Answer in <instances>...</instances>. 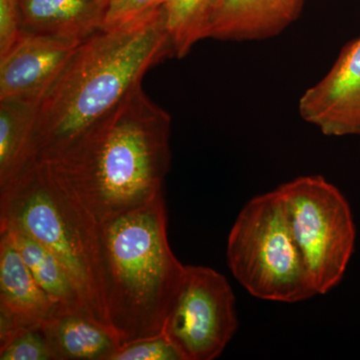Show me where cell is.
<instances>
[{
    "mask_svg": "<svg viewBox=\"0 0 360 360\" xmlns=\"http://www.w3.org/2000/svg\"><path fill=\"white\" fill-rule=\"evenodd\" d=\"M170 134L172 116L141 84L46 161L101 224L163 195Z\"/></svg>",
    "mask_w": 360,
    "mask_h": 360,
    "instance_id": "6da1fadb",
    "label": "cell"
},
{
    "mask_svg": "<svg viewBox=\"0 0 360 360\" xmlns=\"http://www.w3.org/2000/svg\"><path fill=\"white\" fill-rule=\"evenodd\" d=\"M174 56L163 8L82 40L40 101L32 139L33 161L56 158L141 85L149 70Z\"/></svg>",
    "mask_w": 360,
    "mask_h": 360,
    "instance_id": "7a4b0ae2",
    "label": "cell"
},
{
    "mask_svg": "<svg viewBox=\"0 0 360 360\" xmlns=\"http://www.w3.org/2000/svg\"><path fill=\"white\" fill-rule=\"evenodd\" d=\"M104 293L122 345L162 333L186 265L167 238L165 195L101 224Z\"/></svg>",
    "mask_w": 360,
    "mask_h": 360,
    "instance_id": "3957f363",
    "label": "cell"
},
{
    "mask_svg": "<svg viewBox=\"0 0 360 360\" xmlns=\"http://www.w3.org/2000/svg\"><path fill=\"white\" fill-rule=\"evenodd\" d=\"M0 227L25 232L51 251L91 316L112 330L106 312L101 224L49 161H33L0 187Z\"/></svg>",
    "mask_w": 360,
    "mask_h": 360,
    "instance_id": "277c9868",
    "label": "cell"
},
{
    "mask_svg": "<svg viewBox=\"0 0 360 360\" xmlns=\"http://www.w3.org/2000/svg\"><path fill=\"white\" fill-rule=\"evenodd\" d=\"M234 278L259 300L298 302L316 295L276 189L243 206L227 239Z\"/></svg>",
    "mask_w": 360,
    "mask_h": 360,
    "instance_id": "5b68a950",
    "label": "cell"
},
{
    "mask_svg": "<svg viewBox=\"0 0 360 360\" xmlns=\"http://www.w3.org/2000/svg\"><path fill=\"white\" fill-rule=\"evenodd\" d=\"M276 191L316 295L342 281L354 255L355 225L349 203L321 175L298 177Z\"/></svg>",
    "mask_w": 360,
    "mask_h": 360,
    "instance_id": "8992f818",
    "label": "cell"
},
{
    "mask_svg": "<svg viewBox=\"0 0 360 360\" xmlns=\"http://www.w3.org/2000/svg\"><path fill=\"white\" fill-rule=\"evenodd\" d=\"M238 328L236 298L217 270L186 265L162 333L184 360L220 356Z\"/></svg>",
    "mask_w": 360,
    "mask_h": 360,
    "instance_id": "52a82bcc",
    "label": "cell"
},
{
    "mask_svg": "<svg viewBox=\"0 0 360 360\" xmlns=\"http://www.w3.org/2000/svg\"><path fill=\"white\" fill-rule=\"evenodd\" d=\"M302 120L328 136H360V37L348 42L321 80L300 97Z\"/></svg>",
    "mask_w": 360,
    "mask_h": 360,
    "instance_id": "ba28073f",
    "label": "cell"
},
{
    "mask_svg": "<svg viewBox=\"0 0 360 360\" xmlns=\"http://www.w3.org/2000/svg\"><path fill=\"white\" fill-rule=\"evenodd\" d=\"M80 42L23 30L0 58V101L40 103Z\"/></svg>",
    "mask_w": 360,
    "mask_h": 360,
    "instance_id": "9c48e42d",
    "label": "cell"
},
{
    "mask_svg": "<svg viewBox=\"0 0 360 360\" xmlns=\"http://www.w3.org/2000/svg\"><path fill=\"white\" fill-rule=\"evenodd\" d=\"M304 4L305 0H213L208 39H272L300 18Z\"/></svg>",
    "mask_w": 360,
    "mask_h": 360,
    "instance_id": "30bf717a",
    "label": "cell"
},
{
    "mask_svg": "<svg viewBox=\"0 0 360 360\" xmlns=\"http://www.w3.org/2000/svg\"><path fill=\"white\" fill-rule=\"evenodd\" d=\"M58 307L23 262L11 231L0 229V314L21 333L41 328Z\"/></svg>",
    "mask_w": 360,
    "mask_h": 360,
    "instance_id": "8fae6325",
    "label": "cell"
},
{
    "mask_svg": "<svg viewBox=\"0 0 360 360\" xmlns=\"http://www.w3.org/2000/svg\"><path fill=\"white\" fill-rule=\"evenodd\" d=\"M42 328L54 360H110L122 347L117 335L86 309L60 305Z\"/></svg>",
    "mask_w": 360,
    "mask_h": 360,
    "instance_id": "7c38bea8",
    "label": "cell"
},
{
    "mask_svg": "<svg viewBox=\"0 0 360 360\" xmlns=\"http://www.w3.org/2000/svg\"><path fill=\"white\" fill-rule=\"evenodd\" d=\"M110 0H20L23 28L82 41L103 30Z\"/></svg>",
    "mask_w": 360,
    "mask_h": 360,
    "instance_id": "4fadbf2b",
    "label": "cell"
},
{
    "mask_svg": "<svg viewBox=\"0 0 360 360\" xmlns=\"http://www.w3.org/2000/svg\"><path fill=\"white\" fill-rule=\"evenodd\" d=\"M39 103L0 101V187L33 162L32 139Z\"/></svg>",
    "mask_w": 360,
    "mask_h": 360,
    "instance_id": "5bb4252c",
    "label": "cell"
},
{
    "mask_svg": "<svg viewBox=\"0 0 360 360\" xmlns=\"http://www.w3.org/2000/svg\"><path fill=\"white\" fill-rule=\"evenodd\" d=\"M0 229H6L11 231L23 262L27 265L42 290L54 302L68 309L87 310L70 274L51 251L25 232L11 227Z\"/></svg>",
    "mask_w": 360,
    "mask_h": 360,
    "instance_id": "9a60e30c",
    "label": "cell"
},
{
    "mask_svg": "<svg viewBox=\"0 0 360 360\" xmlns=\"http://www.w3.org/2000/svg\"><path fill=\"white\" fill-rule=\"evenodd\" d=\"M213 0H167V30L174 58H184L200 40L208 39Z\"/></svg>",
    "mask_w": 360,
    "mask_h": 360,
    "instance_id": "2e32d148",
    "label": "cell"
},
{
    "mask_svg": "<svg viewBox=\"0 0 360 360\" xmlns=\"http://www.w3.org/2000/svg\"><path fill=\"white\" fill-rule=\"evenodd\" d=\"M110 360H184L165 333L127 343L118 348Z\"/></svg>",
    "mask_w": 360,
    "mask_h": 360,
    "instance_id": "e0dca14e",
    "label": "cell"
},
{
    "mask_svg": "<svg viewBox=\"0 0 360 360\" xmlns=\"http://www.w3.org/2000/svg\"><path fill=\"white\" fill-rule=\"evenodd\" d=\"M0 360H54L44 328L23 331L0 348Z\"/></svg>",
    "mask_w": 360,
    "mask_h": 360,
    "instance_id": "ac0fdd59",
    "label": "cell"
},
{
    "mask_svg": "<svg viewBox=\"0 0 360 360\" xmlns=\"http://www.w3.org/2000/svg\"><path fill=\"white\" fill-rule=\"evenodd\" d=\"M167 0H110L103 30L120 27L160 11Z\"/></svg>",
    "mask_w": 360,
    "mask_h": 360,
    "instance_id": "d6986e66",
    "label": "cell"
},
{
    "mask_svg": "<svg viewBox=\"0 0 360 360\" xmlns=\"http://www.w3.org/2000/svg\"><path fill=\"white\" fill-rule=\"evenodd\" d=\"M23 30L20 0H0V58L13 49Z\"/></svg>",
    "mask_w": 360,
    "mask_h": 360,
    "instance_id": "ffe728a7",
    "label": "cell"
}]
</instances>
